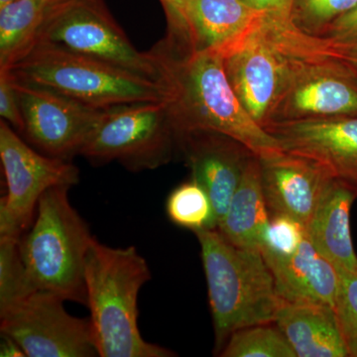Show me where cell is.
<instances>
[{
  "label": "cell",
  "mask_w": 357,
  "mask_h": 357,
  "mask_svg": "<svg viewBox=\"0 0 357 357\" xmlns=\"http://www.w3.org/2000/svg\"><path fill=\"white\" fill-rule=\"evenodd\" d=\"M20 241L14 237L0 236V312L36 291L26 273Z\"/></svg>",
  "instance_id": "d4e9b609"
},
{
  "label": "cell",
  "mask_w": 357,
  "mask_h": 357,
  "mask_svg": "<svg viewBox=\"0 0 357 357\" xmlns=\"http://www.w3.org/2000/svg\"><path fill=\"white\" fill-rule=\"evenodd\" d=\"M356 3L357 0H293L289 21L299 31L321 37Z\"/></svg>",
  "instance_id": "484cf974"
},
{
  "label": "cell",
  "mask_w": 357,
  "mask_h": 357,
  "mask_svg": "<svg viewBox=\"0 0 357 357\" xmlns=\"http://www.w3.org/2000/svg\"><path fill=\"white\" fill-rule=\"evenodd\" d=\"M13 82L24 121V139L53 158L70 161L81 155L105 109L89 107L48 89Z\"/></svg>",
  "instance_id": "30bf717a"
},
{
  "label": "cell",
  "mask_w": 357,
  "mask_h": 357,
  "mask_svg": "<svg viewBox=\"0 0 357 357\" xmlns=\"http://www.w3.org/2000/svg\"><path fill=\"white\" fill-rule=\"evenodd\" d=\"M340 285L335 311L349 357H357V273L337 270Z\"/></svg>",
  "instance_id": "4316f807"
},
{
  "label": "cell",
  "mask_w": 357,
  "mask_h": 357,
  "mask_svg": "<svg viewBox=\"0 0 357 357\" xmlns=\"http://www.w3.org/2000/svg\"><path fill=\"white\" fill-rule=\"evenodd\" d=\"M263 24L223 60L227 79L239 102L253 121L265 128L287 88L291 66L268 37Z\"/></svg>",
  "instance_id": "8fae6325"
},
{
  "label": "cell",
  "mask_w": 357,
  "mask_h": 357,
  "mask_svg": "<svg viewBox=\"0 0 357 357\" xmlns=\"http://www.w3.org/2000/svg\"><path fill=\"white\" fill-rule=\"evenodd\" d=\"M356 192L333 180L311 220L307 223V238L337 270L357 273V255L352 244L351 210Z\"/></svg>",
  "instance_id": "d6986e66"
},
{
  "label": "cell",
  "mask_w": 357,
  "mask_h": 357,
  "mask_svg": "<svg viewBox=\"0 0 357 357\" xmlns=\"http://www.w3.org/2000/svg\"><path fill=\"white\" fill-rule=\"evenodd\" d=\"M48 0H13L0 6V70L25 53L36 38Z\"/></svg>",
  "instance_id": "7402d4cb"
},
{
  "label": "cell",
  "mask_w": 357,
  "mask_h": 357,
  "mask_svg": "<svg viewBox=\"0 0 357 357\" xmlns=\"http://www.w3.org/2000/svg\"><path fill=\"white\" fill-rule=\"evenodd\" d=\"M287 58L290 79L269 124L357 116V82L325 66Z\"/></svg>",
  "instance_id": "7c38bea8"
},
{
  "label": "cell",
  "mask_w": 357,
  "mask_h": 357,
  "mask_svg": "<svg viewBox=\"0 0 357 357\" xmlns=\"http://www.w3.org/2000/svg\"><path fill=\"white\" fill-rule=\"evenodd\" d=\"M177 132L166 100L128 103L102 110L81 156L91 163L119 162L133 172L169 163Z\"/></svg>",
  "instance_id": "8992f818"
},
{
  "label": "cell",
  "mask_w": 357,
  "mask_h": 357,
  "mask_svg": "<svg viewBox=\"0 0 357 357\" xmlns=\"http://www.w3.org/2000/svg\"><path fill=\"white\" fill-rule=\"evenodd\" d=\"M262 255L273 274L280 299L335 307L340 275L307 236L293 255Z\"/></svg>",
  "instance_id": "2e32d148"
},
{
  "label": "cell",
  "mask_w": 357,
  "mask_h": 357,
  "mask_svg": "<svg viewBox=\"0 0 357 357\" xmlns=\"http://www.w3.org/2000/svg\"><path fill=\"white\" fill-rule=\"evenodd\" d=\"M166 211L171 222L192 230L218 229L217 215L206 190L195 180L183 183L169 195Z\"/></svg>",
  "instance_id": "603a6c76"
},
{
  "label": "cell",
  "mask_w": 357,
  "mask_h": 357,
  "mask_svg": "<svg viewBox=\"0 0 357 357\" xmlns=\"http://www.w3.org/2000/svg\"><path fill=\"white\" fill-rule=\"evenodd\" d=\"M35 41L60 45L161 83L154 54L133 46L103 0H48Z\"/></svg>",
  "instance_id": "52a82bcc"
},
{
  "label": "cell",
  "mask_w": 357,
  "mask_h": 357,
  "mask_svg": "<svg viewBox=\"0 0 357 357\" xmlns=\"http://www.w3.org/2000/svg\"><path fill=\"white\" fill-rule=\"evenodd\" d=\"M249 6L271 16L289 18L293 0H243Z\"/></svg>",
  "instance_id": "1f68e13d"
},
{
  "label": "cell",
  "mask_w": 357,
  "mask_h": 357,
  "mask_svg": "<svg viewBox=\"0 0 357 357\" xmlns=\"http://www.w3.org/2000/svg\"><path fill=\"white\" fill-rule=\"evenodd\" d=\"M84 276L98 356H176L141 335L138 296L151 272L135 248H110L93 237L84 257Z\"/></svg>",
  "instance_id": "7a4b0ae2"
},
{
  "label": "cell",
  "mask_w": 357,
  "mask_h": 357,
  "mask_svg": "<svg viewBox=\"0 0 357 357\" xmlns=\"http://www.w3.org/2000/svg\"><path fill=\"white\" fill-rule=\"evenodd\" d=\"M265 32L289 58L307 64L325 66L357 82V40L337 41L311 36L296 29L289 18L267 15Z\"/></svg>",
  "instance_id": "44dd1931"
},
{
  "label": "cell",
  "mask_w": 357,
  "mask_h": 357,
  "mask_svg": "<svg viewBox=\"0 0 357 357\" xmlns=\"http://www.w3.org/2000/svg\"><path fill=\"white\" fill-rule=\"evenodd\" d=\"M0 159L7 192L0 201V236L20 239L34 222L45 192L57 185L73 187L79 178L72 161L47 156L0 122Z\"/></svg>",
  "instance_id": "ba28073f"
},
{
  "label": "cell",
  "mask_w": 357,
  "mask_h": 357,
  "mask_svg": "<svg viewBox=\"0 0 357 357\" xmlns=\"http://www.w3.org/2000/svg\"><path fill=\"white\" fill-rule=\"evenodd\" d=\"M0 345V356H26L20 345L4 333H1Z\"/></svg>",
  "instance_id": "d6a6232c"
},
{
  "label": "cell",
  "mask_w": 357,
  "mask_h": 357,
  "mask_svg": "<svg viewBox=\"0 0 357 357\" xmlns=\"http://www.w3.org/2000/svg\"><path fill=\"white\" fill-rule=\"evenodd\" d=\"M270 222L259 157H251L218 229L237 248L261 251Z\"/></svg>",
  "instance_id": "ffe728a7"
},
{
  "label": "cell",
  "mask_w": 357,
  "mask_h": 357,
  "mask_svg": "<svg viewBox=\"0 0 357 357\" xmlns=\"http://www.w3.org/2000/svg\"><path fill=\"white\" fill-rule=\"evenodd\" d=\"M10 1H13V0H0V6H4V4L8 3Z\"/></svg>",
  "instance_id": "836d02e7"
},
{
  "label": "cell",
  "mask_w": 357,
  "mask_h": 357,
  "mask_svg": "<svg viewBox=\"0 0 357 357\" xmlns=\"http://www.w3.org/2000/svg\"><path fill=\"white\" fill-rule=\"evenodd\" d=\"M195 234L201 245L208 284L215 354H220L236 331L275 323L280 298L261 251L237 248L218 229Z\"/></svg>",
  "instance_id": "3957f363"
},
{
  "label": "cell",
  "mask_w": 357,
  "mask_h": 357,
  "mask_svg": "<svg viewBox=\"0 0 357 357\" xmlns=\"http://www.w3.org/2000/svg\"><path fill=\"white\" fill-rule=\"evenodd\" d=\"M265 130L284 151L318 162L357 194V116L274 122Z\"/></svg>",
  "instance_id": "4fadbf2b"
},
{
  "label": "cell",
  "mask_w": 357,
  "mask_h": 357,
  "mask_svg": "<svg viewBox=\"0 0 357 357\" xmlns=\"http://www.w3.org/2000/svg\"><path fill=\"white\" fill-rule=\"evenodd\" d=\"M266 15L243 0H191L189 25L192 45L217 51L225 57L255 33Z\"/></svg>",
  "instance_id": "e0dca14e"
},
{
  "label": "cell",
  "mask_w": 357,
  "mask_h": 357,
  "mask_svg": "<svg viewBox=\"0 0 357 357\" xmlns=\"http://www.w3.org/2000/svg\"><path fill=\"white\" fill-rule=\"evenodd\" d=\"M70 188L57 185L44 192L20 248L33 287L86 306L84 257L93 236L70 204Z\"/></svg>",
  "instance_id": "5b68a950"
},
{
  "label": "cell",
  "mask_w": 357,
  "mask_h": 357,
  "mask_svg": "<svg viewBox=\"0 0 357 357\" xmlns=\"http://www.w3.org/2000/svg\"><path fill=\"white\" fill-rule=\"evenodd\" d=\"M17 83L60 93L96 109L166 100L163 84L46 41L4 70Z\"/></svg>",
  "instance_id": "277c9868"
},
{
  "label": "cell",
  "mask_w": 357,
  "mask_h": 357,
  "mask_svg": "<svg viewBox=\"0 0 357 357\" xmlns=\"http://www.w3.org/2000/svg\"><path fill=\"white\" fill-rule=\"evenodd\" d=\"M165 11L168 32L165 40L177 45H192L189 25L191 0H160Z\"/></svg>",
  "instance_id": "f1b7e54d"
},
{
  "label": "cell",
  "mask_w": 357,
  "mask_h": 357,
  "mask_svg": "<svg viewBox=\"0 0 357 357\" xmlns=\"http://www.w3.org/2000/svg\"><path fill=\"white\" fill-rule=\"evenodd\" d=\"M178 134L217 131L241 141L258 157L282 151L279 141L248 114L230 86L218 52L162 40L151 49Z\"/></svg>",
  "instance_id": "6da1fadb"
},
{
  "label": "cell",
  "mask_w": 357,
  "mask_h": 357,
  "mask_svg": "<svg viewBox=\"0 0 357 357\" xmlns=\"http://www.w3.org/2000/svg\"><path fill=\"white\" fill-rule=\"evenodd\" d=\"M275 324L297 357L349 356L335 307L280 299Z\"/></svg>",
  "instance_id": "ac0fdd59"
},
{
  "label": "cell",
  "mask_w": 357,
  "mask_h": 357,
  "mask_svg": "<svg viewBox=\"0 0 357 357\" xmlns=\"http://www.w3.org/2000/svg\"><path fill=\"white\" fill-rule=\"evenodd\" d=\"M307 236L306 227L287 215L270 217L262 253L289 256L296 252Z\"/></svg>",
  "instance_id": "83f0119b"
},
{
  "label": "cell",
  "mask_w": 357,
  "mask_h": 357,
  "mask_svg": "<svg viewBox=\"0 0 357 357\" xmlns=\"http://www.w3.org/2000/svg\"><path fill=\"white\" fill-rule=\"evenodd\" d=\"M324 38L337 41H356L357 40V3L349 13L337 18L328 26L323 35Z\"/></svg>",
  "instance_id": "4dcf8cb0"
},
{
  "label": "cell",
  "mask_w": 357,
  "mask_h": 357,
  "mask_svg": "<svg viewBox=\"0 0 357 357\" xmlns=\"http://www.w3.org/2000/svg\"><path fill=\"white\" fill-rule=\"evenodd\" d=\"M218 356L222 357H297L287 338L275 323L241 328L230 335Z\"/></svg>",
  "instance_id": "cb8c5ba5"
},
{
  "label": "cell",
  "mask_w": 357,
  "mask_h": 357,
  "mask_svg": "<svg viewBox=\"0 0 357 357\" xmlns=\"http://www.w3.org/2000/svg\"><path fill=\"white\" fill-rule=\"evenodd\" d=\"M259 160L270 217L287 215L306 227L335 178L318 162L284 150Z\"/></svg>",
  "instance_id": "9a60e30c"
},
{
  "label": "cell",
  "mask_w": 357,
  "mask_h": 357,
  "mask_svg": "<svg viewBox=\"0 0 357 357\" xmlns=\"http://www.w3.org/2000/svg\"><path fill=\"white\" fill-rule=\"evenodd\" d=\"M0 115L2 121L7 122L16 132L22 135L24 121L20 100L13 79L4 70H0Z\"/></svg>",
  "instance_id": "f546056e"
},
{
  "label": "cell",
  "mask_w": 357,
  "mask_h": 357,
  "mask_svg": "<svg viewBox=\"0 0 357 357\" xmlns=\"http://www.w3.org/2000/svg\"><path fill=\"white\" fill-rule=\"evenodd\" d=\"M178 149L191 169L192 180L210 196L218 227L249 160L255 154L241 141L208 130L178 134Z\"/></svg>",
  "instance_id": "5bb4252c"
},
{
  "label": "cell",
  "mask_w": 357,
  "mask_h": 357,
  "mask_svg": "<svg viewBox=\"0 0 357 357\" xmlns=\"http://www.w3.org/2000/svg\"><path fill=\"white\" fill-rule=\"evenodd\" d=\"M65 301L36 290L0 312L1 333L15 340L29 357L98 356L91 319L66 311Z\"/></svg>",
  "instance_id": "9c48e42d"
}]
</instances>
